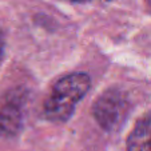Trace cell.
I'll use <instances>...</instances> for the list:
<instances>
[{
	"label": "cell",
	"mask_w": 151,
	"mask_h": 151,
	"mask_svg": "<svg viewBox=\"0 0 151 151\" xmlns=\"http://www.w3.org/2000/svg\"><path fill=\"white\" fill-rule=\"evenodd\" d=\"M91 79L84 72H74L60 78L44 102V114L47 119L55 123H63L71 118L78 102L87 94Z\"/></svg>",
	"instance_id": "6da1fadb"
},
{
	"label": "cell",
	"mask_w": 151,
	"mask_h": 151,
	"mask_svg": "<svg viewBox=\"0 0 151 151\" xmlns=\"http://www.w3.org/2000/svg\"><path fill=\"white\" fill-rule=\"evenodd\" d=\"M127 111V100L116 90H109L102 94L92 107L95 120L106 131H112L119 127L126 119Z\"/></svg>",
	"instance_id": "7a4b0ae2"
},
{
	"label": "cell",
	"mask_w": 151,
	"mask_h": 151,
	"mask_svg": "<svg viewBox=\"0 0 151 151\" xmlns=\"http://www.w3.org/2000/svg\"><path fill=\"white\" fill-rule=\"evenodd\" d=\"M23 124V98L15 92L0 95V138L19 134Z\"/></svg>",
	"instance_id": "3957f363"
},
{
	"label": "cell",
	"mask_w": 151,
	"mask_h": 151,
	"mask_svg": "<svg viewBox=\"0 0 151 151\" xmlns=\"http://www.w3.org/2000/svg\"><path fill=\"white\" fill-rule=\"evenodd\" d=\"M127 151H151V112L143 115L127 139Z\"/></svg>",
	"instance_id": "277c9868"
},
{
	"label": "cell",
	"mask_w": 151,
	"mask_h": 151,
	"mask_svg": "<svg viewBox=\"0 0 151 151\" xmlns=\"http://www.w3.org/2000/svg\"><path fill=\"white\" fill-rule=\"evenodd\" d=\"M3 54H4V36L1 29H0V64H1V60H3Z\"/></svg>",
	"instance_id": "5b68a950"
},
{
	"label": "cell",
	"mask_w": 151,
	"mask_h": 151,
	"mask_svg": "<svg viewBox=\"0 0 151 151\" xmlns=\"http://www.w3.org/2000/svg\"><path fill=\"white\" fill-rule=\"evenodd\" d=\"M71 1H76V3H86V1H92V0H71ZM104 1H110V0H104Z\"/></svg>",
	"instance_id": "8992f818"
},
{
	"label": "cell",
	"mask_w": 151,
	"mask_h": 151,
	"mask_svg": "<svg viewBox=\"0 0 151 151\" xmlns=\"http://www.w3.org/2000/svg\"><path fill=\"white\" fill-rule=\"evenodd\" d=\"M147 3H148V4H150V6H151V0H147Z\"/></svg>",
	"instance_id": "52a82bcc"
}]
</instances>
